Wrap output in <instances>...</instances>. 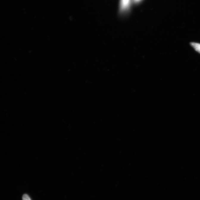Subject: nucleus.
I'll use <instances>...</instances> for the list:
<instances>
[{
	"label": "nucleus",
	"instance_id": "1",
	"mask_svg": "<svg viewBox=\"0 0 200 200\" xmlns=\"http://www.w3.org/2000/svg\"><path fill=\"white\" fill-rule=\"evenodd\" d=\"M191 46L194 48L196 51L200 54V44L191 42L190 43Z\"/></svg>",
	"mask_w": 200,
	"mask_h": 200
},
{
	"label": "nucleus",
	"instance_id": "2",
	"mask_svg": "<svg viewBox=\"0 0 200 200\" xmlns=\"http://www.w3.org/2000/svg\"><path fill=\"white\" fill-rule=\"evenodd\" d=\"M129 0H122V4L124 7H126L128 4Z\"/></svg>",
	"mask_w": 200,
	"mask_h": 200
},
{
	"label": "nucleus",
	"instance_id": "3",
	"mask_svg": "<svg viewBox=\"0 0 200 200\" xmlns=\"http://www.w3.org/2000/svg\"><path fill=\"white\" fill-rule=\"evenodd\" d=\"M23 200H31L27 194H24L22 197Z\"/></svg>",
	"mask_w": 200,
	"mask_h": 200
}]
</instances>
